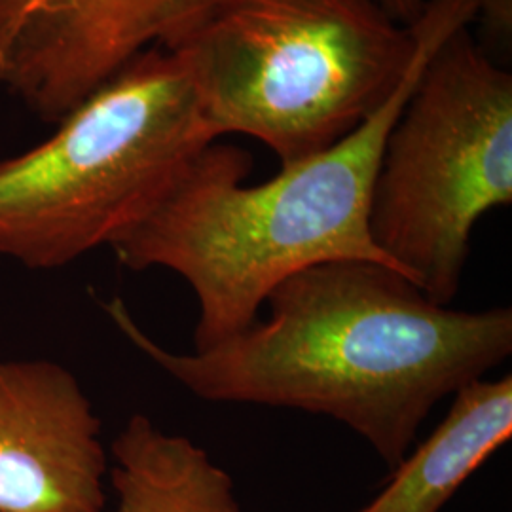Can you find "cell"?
<instances>
[{"mask_svg":"<svg viewBox=\"0 0 512 512\" xmlns=\"http://www.w3.org/2000/svg\"><path fill=\"white\" fill-rule=\"evenodd\" d=\"M165 50L183 57L213 137L281 165L332 147L401 84L416 29L378 0H203Z\"/></svg>","mask_w":512,"mask_h":512,"instance_id":"3957f363","label":"cell"},{"mask_svg":"<svg viewBox=\"0 0 512 512\" xmlns=\"http://www.w3.org/2000/svg\"><path fill=\"white\" fill-rule=\"evenodd\" d=\"M37 147L0 160V255L55 270L112 245L217 139L181 55L152 48Z\"/></svg>","mask_w":512,"mask_h":512,"instance_id":"277c9868","label":"cell"},{"mask_svg":"<svg viewBox=\"0 0 512 512\" xmlns=\"http://www.w3.org/2000/svg\"><path fill=\"white\" fill-rule=\"evenodd\" d=\"M101 421L65 366L0 363V512H105Z\"/></svg>","mask_w":512,"mask_h":512,"instance_id":"52a82bcc","label":"cell"},{"mask_svg":"<svg viewBox=\"0 0 512 512\" xmlns=\"http://www.w3.org/2000/svg\"><path fill=\"white\" fill-rule=\"evenodd\" d=\"M512 202V76L467 27L427 61L372 188L374 245L433 304L459 293L476 222Z\"/></svg>","mask_w":512,"mask_h":512,"instance_id":"5b68a950","label":"cell"},{"mask_svg":"<svg viewBox=\"0 0 512 512\" xmlns=\"http://www.w3.org/2000/svg\"><path fill=\"white\" fill-rule=\"evenodd\" d=\"M270 315L215 348L173 353L135 323L122 298L114 325L192 395L329 416L395 469L435 406L503 365L512 310L433 304L406 275L366 260L306 268L266 298Z\"/></svg>","mask_w":512,"mask_h":512,"instance_id":"6da1fadb","label":"cell"},{"mask_svg":"<svg viewBox=\"0 0 512 512\" xmlns=\"http://www.w3.org/2000/svg\"><path fill=\"white\" fill-rule=\"evenodd\" d=\"M452 397L439 427L357 512H440L463 482L511 440V374L480 378Z\"/></svg>","mask_w":512,"mask_h":512,"instance_id":"ba28073f","label":"cell"},{"mask_svg":"<svg viewBox=\"0 0 512 512\" xmlns=\"http://www.w3.org/2000/svg\"><path fill=\"white\" fill-rule=\"evenodd\" d=\"M110 452L118 495L112 512H245L232 476L207 450L167 435L143 414L129 418Z\"/></svg>","mask_w":512,"mask_h":512,"instance_id":"9c48e42d","label":"cell"},{"mask_svg":"<svg viewBox=\"0 0 512 512\" xmlns=\"http://www.w3.org/2000/svg\"><path fill=\"white\" fill-rule=\"evenodd\" d=\"M476 19H482L484 29L495 40H509L512 33V0H473Z\"/></svg>","mask_w":512,"mask_h":512,"instance_id":"30bf717a","label":"cell"},{"mask_svg":"<svg viewBox=\"0 0 512 512\" xmlns=\"http://www.w3.org/2000/svg\"><path fill=\"white\" fill-rule=\"evenodd\" d=\"M203 0H0V92L57 124Z\"/></svg>","mask_w":512,"mask_h":512,"instance_id":"8992f818","label":"cell"},{"mask_svg":"<svg viewBox=\"0 0 512 512\" xmlns=\"http://www.w3.org/2000/svg\"><path fill=\"white\" fill-rule=\"evenodd\" d=\"M473 21L471 0H425L401 84L344 139L256 186L243 184L249 152L215 141L147 219L110 245L124 268H165L190 285L200 311L194 351L255 325L275 287L311 266L366 260L397 270L368 232L385 141L431 55Z\"/></svg>","mask_w":512,"mask_h":512,"instance_id":"7a4b0ae2","label":"cell"},{"mask_svg":"<svg viewBox=\"0 0 512 512\" xmlns=\"http://www.w3.org/2000/svg\"><path fill=\"white\" fill-rule=\"evenodd\" d=\"M378 4L389 14V18L404 27L414 25L425 8V0H378Z\"/></svg>","mask_w":512,"mask_h":512,"instance_id":"8fae6325","label":"cell"}]
</instances>
